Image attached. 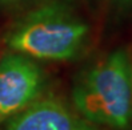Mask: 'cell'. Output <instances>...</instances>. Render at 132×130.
Here are the masks:
<instances>
[{"instance_id":"cell-5","label":"cell","mask_w":132,"mask_h":130,"mask_svg":"<svg viewBox=\"0 0 132 130\" xmlns=\"http://www.w3.org/2000/svg\"><path fill=\"white\" fill-rule=\"evenodd\" d=\"M110 2H112L115 4H119V5H128L132 3V0H110Z\"/></svg>"},{"instance_id":"cell-2","label":"cell","mask_w":132,"mask_h":130,"mask_svg":"<svg viewBox=\"0 0 132 130\" xmlns=\"http://www.w3.org/2000/svg\"><path fill=\"white\" fill-rule=\"evenodd\" d=\"M88 25L65 7L43 5L28 13L7 35L16 53L50 61H65L79 55L88 36Z\"/></svg>"},{"instance_id":"cell-3","label":"cell","mask_w":132,"mask_h":130,"mask_svg":"<svg viewBox=\"0 0 132 130\" xmlns=\"http://www.w3.org/2000/svg\"><path fill=\"white\" fill-rule=\"evenodd\" d=\"M44 74L24 55H7L0 60V125L39 100Z\"/></svg>"},{"instance_id":"cell-1","label":"cell","mask_w":132,"mask_h":130,"mask_svg":"<svg viewBox=\"0 0 132 130\" xmlns=\"http://www.w3.org/2000/svg\"><path fill=\"white\" fill-rule=\"evenodd\" d=\"M75 110L94 125L128 129L132 118V64L116 49L85 71L72 89Z\"/></svg>"},{"instance_id":"cell-6","label":"cell","mask_w":132,"mask_h":130,"mask_svg":"<svg viewBox=\"0 0 132 130\" xmlns=\"http://www.w3.org/2000/svg\"><path fill=\"white\" fill-rule=\"evenodd\" d=\"M5 2H13V0H0V3H5Z\"/></svg>"},{"instance_id":"cell-4","label":"cell","mask_w":132,"mask_h":130,"mask_svg":"<svg viewBox=\"0 0 132 130\" xmlns=\"http://www.w3.org/2000/svg\"><path fill=\"white\" fill-rule=\"evenodd\" d=\"M5 130H99L57 98H39L8 119Z\"/></svg>"}]
</instances>
